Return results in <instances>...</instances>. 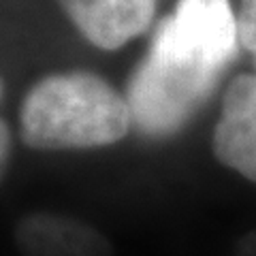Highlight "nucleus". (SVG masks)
Here are the masks:
<instances>
[{
  "label": "nucleus",
  "mask_w": 256,
  "mask_h": 256,
  "mask_svg": "<svg viewBox=\"0 0 256 256\" xmlns=\"http://www.w3.org/2000/svg\"><path fill=\"white\" fill-rule=\"evenodd\" d=\"M239 50L230 0H178L124 88L132 134L148 143L184 134L218 94Z\"/></svg>",
  "instance_id": "nucleus-1"
},
{
  "label": "nucleus",
  "mask_w": 256,
  "mask_h": 256,
  "mask_svg": "<svg viewBox=\"0 0 256 256\" xmlns=\"http://www.w3.org/2000/svg\"><path fill=\"white\" fill-rule=\"evenodd\" d=\"M18 134L34 152H96L132 134L124 90L84 68L50 73L28 88L18 114Z\"/></svg>",
  "instance_id": "nucleus-2"
},
{
  "label": "nucleus",
  "mask_w": 256,
  "mask_h": 256,
  "mask_svg": "<svg viewBox=\"0 0 256 256\" xmlns=\"http://www.w3.org/2000/svg\"><path fill=\"white\" fill-rule=\"evenodd\" d=\"M212 158L256 186V70L230 77L210 130Z\"/></svg>",
  "instance_id": "nucleus-3"
},
{
  "label": "nucleus",
  "mask_w": 256,
  "mask_h": 256,
  "mask_svg": "<svg viewBox=\"0 0 256 256\" xmlns=\"http://www.w3.org/2000/svg\"><path fill=\"white\" fill-rule=\"evenodd\" d=\"M90 45L118 52L152 28L160 0H56Z\"/></svg>",
  "instance_id": "nucleus-4"
},
{
  "label": "nucleus",
  "mask_w": 256,
  "mask_h": 256,
  "mask_svg": "<svg viewBox=\"0 0 256 256\" xmlns=\"http://www.w3.org/2000/svg\"><path fill=\"white\" fill-rule=\"evenodd\" d=\"M22 256H111V246L96 226L62 212H32L15 226Z\"/></svg>",
  "instance_id": "nucleus-5"
},
{
  "label": "nucleus",
  "mask_w": 256,
  "mask_h": 256,
  "mask_svg": "<svg viewBox=\"0 0 256 256\" xmlns=\"http://www.w3.org/2000/svg\"><path fill=\"white\" fill-rule=\"evenodd\" d=\"M235 20L239 47L250 56L252 70H256V0H239Z\"/></svg>",
  "instance_id": "nucleus-6"
},
{
  "label": "nucleus",
  "mask_w": 256,
  "mask_h": 256,
  "mask_svg": "<svg viewBox=\"0 0 256 256\" xmlns=\"http://www.w3.org/2000/svg\"><path fill=\"white\" fill-rule=\"evenodd\" d=\"M13 143H15V134L11 124L4 118H0V182L9 171L11 158H13Z\"/></svg>",
  "instance_id": "nucleus-7"
},
{
  "label": "nucleus",
  "mask_w": 256,
  "mask_h": 256,
  "mask_svg": "<svg viewBox=\"0 0 256 256\" xmlns=\"http://www.w3.org/2000/svg\"><path fill=\"white\" fill-rule=\"evenodd\" d=\"M2 94H4V86H2V79H0V100H2Z\"/></svg>",
  "instance_id": "nucleus-8"
}]
</instances>
